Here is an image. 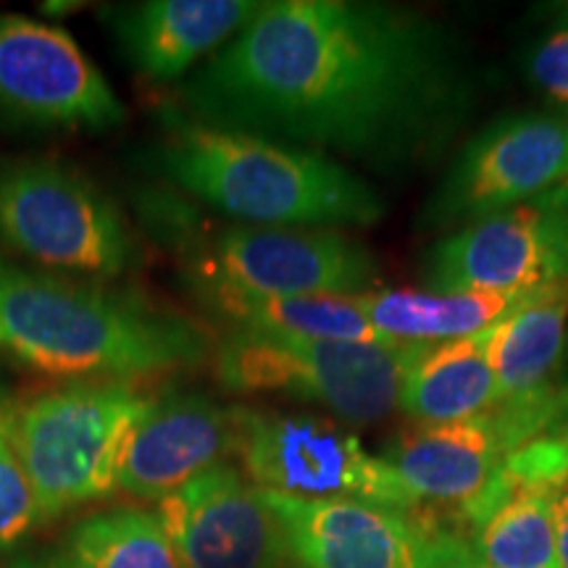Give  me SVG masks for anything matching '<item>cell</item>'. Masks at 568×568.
Wrapping results in <instances>:
<instances>
[{
	"instance_id": "cell-1",
	"label": "cell",
	"mask_w": 568,
	"mask_h": 568,
	"mask_svg": "<svg viewBox=\"0 0 568 568\" xmlns=\"http://www.w3.org/2000/svg\"><path fill=\"white\" fill-rule=\"evenodd\" d=\"M180 95L193 122L382 172L435 159L474 101L466 55L443 27L355 0L261 3Z\"/></svg>"
},
{
	"instance_id": "cell-2",
	"label": "cell",
	"mask_w": 568,
	"mask_h": 568,
	"mask_svg": "<svg viewBox=\"0 0 568 568\" xmlns=\"http://www.w3.org/2000/svg\"><path fill=\"white\" fill-rule=\"evenodd\" d=\"M201 326L140 297L0 258V355L69 382H138L201 364Z\"/></svg>"
},
{
	"instance_id": "cell-3",
	"label": "cell",
	"mask_w": 568,
	"mask_h": 568,
	"mask_svg": "<svg viewBox=\"0 0 568 568\" xmlns=\"http://www.w3.org/2000/svg\"><path fill=\"white\" fill-rule=\"evenodd\" d=\"M151 163L184 193L247 226H372L387 211L372 184L329 155L193 119L163 134Z\"/></svg>"
},
{
	"instance_id": "cell-4",
	"label": "cell",
	"mask_w": 568,
	"mask_h": 568,
	"mask_svg": "<svg viewBox=\"0 0 568 568\" xmlns=\"http://www.w3.org/2000/svg\"><path fill=\"white\" fill-rule=\"evenodd\" d=\"M153 400L134 382H67L3 410L40 521L116 489L126 439Z\"/></svg>"
},
{
	"instance_id": "cell-5",
	"label": "cell",
	"mask_w": 568,
	"mask_h": 568,
	"mask_svg": "<svg viewBox=\"0 0 568 568\" xmlns=\"http://www.w3.org/2000/svg\"><path fill=\"white\" fill-rule=\"evenodd\" d=\"M426 343H329L230 329L216 345V379L230 393H282L318 403L351 424L385 422L400 408L406 372Z\"/></svg>"
},
{
	"instance_id": "cell-6",
	"label": "cell",
	"mask_w": 568,
	"mask_h": 568,
	"mask_svg": "<svg viewBox=\"0 0 568 568\" xmlns=\"http://www.w3.org/2000/svg\"><path fill=\"white\" fill-rule=\"evenodd\" d=\"M0 243L32 264L92 280H116L138 264L124 213L63 163H0Z\"/></svg>"
},
{
	"instance_id": "cell-7",
	"label": "cell",
	"mask_w": 568,
	"mask_h": 568,
	"mask_svg": "<svg viewBox=\"0 0 568 568\" xmlns=\"http://www.w3.org/2000/svg\"><path fill=\"white\" fill-rule=\"evenodd\" d=\"M237 456L255 487L297 500H355L400 514H422L385 458L326 416L232 406Z\"/></svg>"
},
{
	"instance_id": "cell-8",
	"label": "cell",
	"mask_w": 568,
	"mask_h": 568,
	"mask_svg": "<svg viewBox=\"0 0 568 568\" xmlns=\"http://www.w3.org/2000/svg\"><path fill=\"white\" fill-rule=\"evenodd\" d=\"M568 182V113H514L468 140L424 211L432 230H464Z\"/></svg>"
},
{
	"instance_id": "cell-9",
	"label": "cell",
	"mask_w": 568,
	"mask_h": 568,
	"mask_svg": "<svg viewBox=\"0 0 568 568\" xmlns=\"http://www.w3.org/2000/svg\"><path fill=\"white\" fill-rule=\"evenodd\" d=\"M422 272L429 293H514L568 282V182L447 234Z\"/></svg>"
},
{
	"instance_id": "cell-10",
	"label": "cell",
	"mask_w": 568,
	"mask_h": 568,
	"mask_svg": "<svg viewBox=\"0 0 568 568\" xmlns=\"http://www.w3.org/2000/svg\"><path fill=\"white\" fill-rule=\"evenodd\" d=\"M190 276L264 295H366L379 290L374 255L337 230L226 226L193 261Z\"/></svg>"
},
{
	"instance_id": "cell-11",
	"label": "cell",
	"mask_w": 568,
	"mask_h": 568,
	"mask_svg": "<svg viewBox=\"0 0 568 568\" xmlns=\"http://www.w3.org/2000/svg\"><path fill=\"white\" fill-rule=\"evenodd\" d=\"M0 116L42 130H111L126 109L71 34L0 13Z\"/></svg>"
},
{
	"instance_id": "cell-12",
	"label": "cell",
	"mask_w": 568,
	"mask_h": 568,
	"mask_svg": "<svg viewBox=\"0 0 568 568\" xmlns=\"http://www.w3.org/2000/svg\"><path fill=\"white\" fill-rule=\"evenodd\" d=\"M182 568H284V535L264 489L219 464L155 503Z\"/></svg>"
},
{
	"instance_id": "cell-13",
	"label": "cell",
	"mask_w": 568,
	"mask_h": 568,
	"mask_svg": "<svg viewBox=\"0 0 568 568\" xmlns=\"http://www.w3.org/2000/svg\"><path fill=\"white\" fill-rule=\"evenodd\" d=\"M264 497L284 535V568H418L435 527L368 503Z\"/></svg>"
},
{
	"instance_id": "cell-14",
	"label": "cell",
	"mask_w": 568,
	"mask_h": 568,
	"mask_svg": "<svg viewBox=\"0 0 568 568\" xmlns=\"http://www.w3.org/2000/svg\"><path fill=\"white\" fill-rule=\"evenodd\" d=\"M237 450L234 410L205 395H169L145 410L126 439L116 489L161 503Z\"/></svg>"
},
{
	"instance_id": "cell-15",
	"label": "cell",
	"mask_w": 568,
	"mask_h": 568,
	"mask_svg": "<svg viewBox=\"0 0 568 568\" xmlns=\"http://www.w3.org/2000/svg\"><path fill=\"white\" fill-rule=\"evenodd\" d=\"M521 437L500 408L447 424H416L397 435L382 458L418 503L458 514L481 495Z\"/></svg>"
},
{
	"instance_id": "cell-16",
	"label": "cell",
	"mask_w": 568,
	"mask_h": 568,
	"mask_svg": "<svg viewBox=\"0 0 568 568\" xmlns=\"http://www.w3.org/2000/svg\"><path fill=\"white\" fill-rule=\"evenodd\" d=\"M258 9L251 0H145L119 9L111 24L132 67L169 82L222 51Z\"/></svg>"
},
{
	"instance_id": "cell-17",
	"label": "cell",
	"mask_w": 568,
	"mask_h": 568,
	"mask_svg": "<svg viewBox=\"0 0 568 568\" xmlns=\"http://www.w3.org/2000/svg\"><path fill=\"white\" fill-rule=\"evenodd\" d=\"M190 287L195 301L209 314L226 322L230 329H255L329 343H393L374 329L361 308L358 295H264L193 276Z\"/></svg>"
},
{
	"instance_id": "cell-18",
	"label": "cell",
	"mask_w": 568,
	"mask_h": 568,
	"mask_svg": "<svg viewBox=\"0 0 568 568\" xmlns=\"http://www.w3.org/2000/svg\"><path fill=\"white\" fill-rule=\"evenodd\" d=\"M568 282L531 290L527 301L487 329V358L506 406H529L558 393L550 387L566 351Z\"/></svg>"
},
{
	"instance_id": "cell-19",
	"label": "cell",
	"mask_w": 568,
	"mask_h": 568,
	"mask_svg": "<svg viewBox=\"0 0 568 568\" xmlns=\"http://www.w3.org/2000/svg\"><path fill=\"white\" fill-rule=\"evenodd\" d=\"M497 400L487 329L447 343H426L400 387V410L416 424L460 422L495 408Z\"/></svg>"
},
{
	"instance_id": "cell-20",
	"label": "cell",
	"mask_w": 568,
	"mask_h": 568,
	"mask_svg": "<svg viewBox=\"0 0 568 568\" xmlns=\"http://www.w3.org/2000/svg\"><path fill=\"white\" fill-rule=\"evenodd\" d=\"M514 293H429V290H374L358 295L376 332L393 343H447L479 335L527 301Z\"/></svg>"
},
{
	"instance_id": "cell-21",
	"label": "cell",
	"mask_w": 568,
	"mask_h": 568,
	"mask_svg": "<svg viewBox=\"0 0 568 568\" xmlns=\"http://www.w3.org/2000/svg\"><path fill=\"white\" fill-rule=\"evenodd\" d=\"M556 493L550 487H516L468 535L487 568H560Z\"/></svg>"
},
{
	"instance_id": "cell-22",
	"label": "cell",
	"mask_w": 568,
	"mask_h": 568,
	"mask_svg": "<svg viewBox=\"0 0 568 568\" xmlns=\"http://www.w3.org/2000/svg\"><path fill=\"white\" fill-rule=\"evenodd\" d=\"M63 548L80 568H182L153 510L111 508L82 518Z\"/></svg>"
},
{
	"instance_id": "cell-23",
	"label": "cell",
	"mask_w": 568,
	"mask_h": 568,
	"mask_svg": "<svg viewBox=\"0 0 568 568\" xmlns=\"http://www.w3.org/2000/svg\"><path fill=\"white\" fill-rule=\"evenodd\" d=\"M40 521L34 489L0 422V550H9Z\"/></svg>"
},
{
	"instance_id": "cell-24",
	"label": "cell",
	"mask_w": 568,
	"mask_h": 568,
	"mask_svg": "<svg viewBox=\"0 0 568 568\" xmlns=\"http://www.w3.org/2000/svg\"><path fill=\"white\" fill-rule=\"evenodd\" d=\"M527 71L539 90L568 105V17L531 48Z\"/></svg>"
},
{
	"instance_id": "cell-25",
	"label": "cell",
	"mask_w": 568,
	"mask_h": 568,
	"mask_svg": "<svg viewBox=\"0 0 568 568\" xmlns=\"http://www.w3.org/2000/svg\"><path fill=\"white\" fill-rule=\"evenodd\" d=\"M418 568H487L471 550L466 537L445 527H432L429 542H426L422 566Z\"/></svg>"
},
{
	"instance_id": "cell-26",
	"label": "cell",
	"mask_w": 568,
	"mask_h": 568,
	"mask_svg": "<svg viewBox=\"0 0 568 568\" xmlns=\"http://www.w3.org/2000/svg\"><path fill=\"white\" fill-rule=\"evenodd\" d=\"M9 568H80V566H77V560L69 556L67 548H55V550L34 552V556L13 560Z\"/></svg>"
},
{
	"instance_id": "cell-27",
	"label": "cell",
	"mask_w": 568,
	"mask_h": 568,
	"mask_svg": "<svg viewBox=\"0 0 568 568\" xmlns=\"http://www.w3.org/2000/svg\"><path fill=\"white\" fill-rule=\"evenodd\" d=\"M556 535L560 568H568V481L556 493Z\"/></svg>"
},
{
	"instance_id": "cell-28",
	"label": "cell",
	"mask_w": 568,
	"mask_h": 568,
	"mask_svg": "<svg viewBox=\"0 0 568 568\" xmlns=\"http://www.w3.org/2000/svg\"><path fill=\"white\" fill-rule=\"evenodd\" d=\"M550 435H556L568 443V385L566 389L558 393V403H556V424H552Z\"/></svg>"
},
{
	"instance_id": "cell-29",
	"label": "cell",
	"mask_w": 568,
	"mask_h": 568,
	"mask_svg": "<svg viewBox=\"0 0 568 568\" xmlns=\"http://www.w3.org/2000/svg\"><path fill=\"white\" fill-rule=\"evenodd\" d=\"M3 410H6V408H0V422H3Z\"/></svg>"
}]
</instances>
